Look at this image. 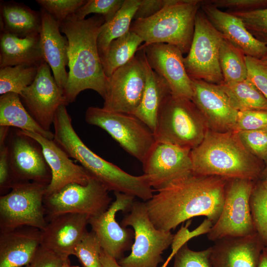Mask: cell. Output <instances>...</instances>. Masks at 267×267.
I'll list each match as a JSON object with an SVG mask.
<instances>
[{
    "label": "cell",
    "instance_id": "cell-1",
    "mask_svg": "<svg viewBox=\"0 0 267 267\" xmlns=\"http://www.w3.org/2000/svg\"><path fill=\"white\" fill-rule=\"evenodd\" d=\"M228 179L192 172L174 179L145 202L149 217L157 229L166 231L198 216L214 224L223 208Z\"/></svg>",
    "mask_w": 267,
    "mask_h": 267
},
{
    "label": "cell",
    "instance_id": "cell-2",
    "mask_svg": "<svg viewBox=\"0 0 267 267\" xmlns=\"http://www.w3.org/2000/svg\"><path fill=\"white\" fill-rule=\"evenodd\" d=\"M103 16L95 14L80 20L74 14L60 24L61 32L68 41L69 72L64 89L68 104L73 102L78 94L86 89L97 92L103 98L107 77L99 54L97 41Z\"/></svg>",
    "mask_w": 267,
    "mask_h": 267
},
{
    "label": "cell",
    "instance_id": "cell-3",
    "mask_svg": "<svg viewBox=\"0 0 267 267\" xmlns=\"http://www.w3.org/2000/svg\"><path fill=\"white\" fill-rule=\"evenodd\" d=\"M190 154L192 173L199 175L256 181L264 168L262 161L244 146L234 131L218 132L209 129Z\"/></svg>",
    "mask_w": 267,
    "mask_h": 267
},
{
    "label": "cell",
    "instance_id": "cell-4",
    "mask_svg": "<svg viewBox=\"0 0 267 267\" xmlns=\"http://www.w3.org/2000/svg\"><path fill=\"white\" fill-rule=\"evenodd\" d=\"M202 0H168L154 15L133 20L130 31L140 36L146 45L163 43L188 53L193 38L195 20Z\"/></svg>",
    "mask_w": 267,
    "mask_h": 267
},
{
    "label": "cell",
    "instance_id": "cell-5",
    "mask_svg": "<svg viewBox=\"0 0 267 267\" xmlns=\"http://www.w3.org/2000/svg\"><path fill=\"white\" fill-rule=\"evenodd\" d=\"M209 129L191 100L170 94L161 105L153 133L156 141L191 150L202 141Z\"/></svg>",
    "mask_w": 267,
    "mask_h": 267
},
{
    "label": "cell",
    "instance_id": "cell-6",
    "mask_svg": "<svg viewBox=\"0 0 267 267\" xmlns=\"http://www.w3.org/2000/svg\"><path fill=\"white\" fill-rule=\"evenodd\" d=\"M123 227L131 226L134 232L131 253L118 262L123 267H157L163 262L162 254L173 242L171 231L157 229L150 219L145 202L134 201L129 214L122 221Z\"/></svg>",
    "mask_w": 267,
    "mask_h": 267
},
{
    "label": "cell",
    "instance_id": "cell-7",
    "mask_svg": "<svg viewBox=\"0 0 267 267\" xmlns=\"http://www.w3.org/2000/svg\"><path fill=\"white\" fill-rule=\"evenodd\" d=\"M85 120L106 131L141 163L156 142L153 132L133 114L90 106L86 111Z\"/></svg>",
    "mask_w": 267,
    "mask_h": 267
},
{
    "label": "cell",
    "instance_id": "cell-8",
    "mask_svg": "<svg viewBox=\"0 0 267 267\" xmlns=\"http://www.w3.org/2000/svg\"><path fill=\"white\" fill-rule=\"evenodd\" d=\"M48 185L27 181L14 183L0 197V231L21 226L43 230L47 224L44 199Z\"/></svg>",
    "mask_w": 267,
    "mask_h": 267
},
{
    "label": "cell",
    "instance_id": "cell-9",
    "mask_svg": "<svg viewBox=\"0 0 267 267\" xmlns=\"http://www.w3.org/2000/svg\"><path fill=\"white\" fill-rule=\"evenodd\" d=\"M255 182L246 179L227 180L221 214L207 233L210 241L247 236L257 233L250 204Z\"/></svg>",
    "mask_w": 267,
    "mask_h": 267
},
{
    "label": "cell",
    "instance_id": "cell-10",
    "mask_svg": "<svg viewBox=\"0 0 267 267\" xmlns=\"http://www.w3.org/2000/svg\"><path fill=\"white\" fill-rule=\"evenodd\" d=\"M222 39L200 8L195 17L192 42L184 57L185 69L191 79L216 85L224 83L219 63Z\"/></svg>",
    "mask_w": 267,
    "mask_h": 267
},
{
    "label": "cell",
    "instance_id": "cell-11",
    "mask_svg": "<svg viewBox=\"0 0 267 267\" xmlns=\"http://www.w3.org/2000/svg\"><path fill=\"white\" fill-rule=\"evenodd\" d=\"M107 188L91 177L87 185L71 183L58 191L45 196L44 206L46 221L66 213H76L89 218L98 216L109 207L112 198Z\"/></svg>",
    "mask_w": 267,
    "mask_h": 267
},
{
    "label": "cell",
    "instance_id": "cell-12",
    "mask_svg": "<svg viewBox=\"0 0 267 267\" xmlns=\"http://www.w3.org/2000/svg\"><path fill=\"white\" fill-rule=\"evenodd\" d=\"M107 78L102 108L134 114L138 107L146 81L143 49Z\"/></svg>",
    "mask_w": 267,
    "mask_h": 267
},
{
    "label": "cell",
    "instance_id": "cell-13",
    "mask_svg": "<svg viewBox=\"0 0 267 267\" xmlns=\"http://www.w3.org/2000/svg\"><path fill=\"white\" fill-rule=\"evenodd\" d=\"M6 143L12 185L27 181L49 184L51 170L35 139L17 129L9 132Z\"/></svg>",
    "mask_w": 267,
    "mask_h": 267
},
{
    "label": "cell",
    "instance_id": "cell-14",
    "mask_svg": "<svg viewBox=\"0 0 267 267\" xmlns=\"http://www.w3.org/2000/svg\"><path fill=\"white\" fill-rule=\"evenodd\" d=\"M19 96L30 114L47 131H50L58 107L68 104L64 89L57 85L44 60L39 66L33 82Z\"/></svg>",
    "mask_w": 267,
    "mask_h": 267
},
{
    "label": "cell",
    "instance_id": "cell-15",
    "mask_svg": "<svg viewBox=\"0 0 267 267\" xmlns=\"http://www.w3.org/2000/svg\"><path fill=\"white\" fill-rule=\"evenodd\" d=\"M115 201L102 214L89 219L91 230L96 234L101 249L116 260L123 258L124 253L131 249L134 243L133 229L123 227L116 220V213L120 211L130 212L134 197L114 192Z\"/></svg>",
    "mask_w": 267,
    "mask_h": 267
},
{
    "label": "cell",
    "instance_id": "cell-16",
    "mask_svg": "<svg viewBox=\"0 0 267 267\" xmlns=\"http://www.w3.org/2000/svg\"><path fill=\"white\" fill-rule=\"evenodd\" d=\"M190 153V149L156 141L142 163L143 174L154 191L192 172Z\"/></svg>",
    "mask_w": 267,
    "mask_h": 267
},
{
    "label": "cell",
    "instance_id": "cell-17",
    "mask_svg": "<svg viewBox=\"0 0 267 267\" xmlns=\"http://www.w3.org/2000/svg\"><path fill=\"white\" fill-rule=\"evenodd\" d=\"M141 47L150 67L165 81L171 94L191 100L192 80L185 69L181 51L174 45L163 43Z\"/></svg>",
    "mask_w": 267,
    "mask_h": 267
},
{
    "label": "cell",
    "instance_id": "cell-18",
    "mask_svg": "<svg viewBox=\"0 0 267 267\" xmlns=\"http://www.w3.org/2000/svg\"><path fill=\"white\" fill-rule=\"evenodd\" d=\"M191 100L204 117L207 126L213 131H234L238 111L231 105L219 85L191 79Z\"/></svg>",
    "mask_w": 267,
    "mask_h": 267
},
{
    "label": "cell",
    "instance_id": "cell-19",
    "mask_svg": "<svg viewBox=\"0 0 267 267\" xmlns=\"http://www.w3.org/2000/svg\"><path fill=\"white\" fill-rule=\"evenodd\" d=\"M89 217L85 215L66 213L47 221L42 231L41 245L65 261L74 255L75 249L88 231Z\"/></svg>",
    "mask_w": 267,
    "mask_h": 267
},
{
    "label": "cell",
    "instance_id": "cell-20",
    "mask_svg": "<svg viewBox=\"0 0 267 267\" xmlns=\"http://www.w3.org/2000/svg\"><path fill=\"white\" fill-rule=\"evenodd\" d=\"M21 131L35 139L40 144L51 170V180L46 187L45 196L58 191L71 183L83 185L88 184L92 176L82 166L74 163L53 140L36 133Z\"/></svg>",
    "mask_w": 267,
    "mask_h": 267
},
{
    "label": "cell",
    "instance_id": "cell-21",
    "mask_svg": "<svg viewBox=\"0 0 267 267\" xmlns=\"http://www.w3.org/2000/svg\"><path fill=\"white\" fill-rule=\"evenodd\" d=\"M201 9L222 37L245 56L261 59L267 54V44L255 38L239 17L204 0Z\"/></svg>",
    "mask_w": 267,
    "mask_h": 267
},
{
    "label": "cell",
    "instance_id": "cell-22",
    "mask_svg": "<svg viewBox=\"0 0 267 267\" xmlns=\"http://www.w3.org/2000/svg\"><path fill=\"white\" fill-rule=\"evenodd\" d=\"M214 242L210 255L211 267H257L265 247L257 233Z\"/></svg>",
    "mask_w": 267,
    "mask_h": 267
},
{
    "label": "cell",
    "instance_id": "cell-23",
    "mask_svg": "<svg viewBox=\"0 0 267 267\" xmlns=\"http://www.w3.org/2000/svg\"><path fill=\"white\" fill-rule=\"evenodd\" d=\"M40 46L44 60L52 71L57 85L64 89L68 80L66 66L68 64V41L61 35L60 24L41 8Z\"/></svg>",
    "mask_w": 267,
    "mask_h": 267
},
{
    "label": "cell",
    "instance_id": "cell-24",
    "mask_svg": "<svg viewBox=\"0 0 267 267\" xmlns=\"http://www.w3.org/2000/svg\"><path fill=\"white\" fill-rule=\"evenodd\" d=\"M42 230L21 226L0 231V267H22L31 264L41 246Z\"/></svg>",
    "mask_w": 267,
    "mask_h": 267
},
{
    "label": "cell",
    "instance_id": "cell-25",
    "mask_svg": "<svg viewBox=\"0 0 267 267\" xmlns=\"http://www.w3.org/2000/svg\"><path fill=\"white\" fill-rule=\"evenodd\" d=\"M43 61L40 34L22 38L1 31L0 68L20 65L39 66Z\"/></svg>",
    "mask_w": 267,
    "mask_h": 267
},
{
    "label": "cell",
    "instance_id": "cell-26",
    "mask_svg": "<svg viewBox=\"0 0 267 267\" xmlns=\"http://www.w3.org/2000/svg\"><path fill=\"white\" fill-rule=\"evenodd\" d=\"M142 49L146 81L140 103L133 115L154 132L161 105L171 93L165 81L150 67Z\"/></svg>",
    "mask_w": 267,
    "mask_h": 267
},
{
    "label": "cell",
    "instance_id": "cell-27",
    "mask_svg": "<svg viewBox=\"0 0 267 267\" xmlns=\"http://www.w3.org/2000/svg\"><path fill=\"white\" fill-rule=\"evenodd\" d=\"M0 15L1 31L22 38L40 34V12L21 3L1 2Z\"/></svg>",
    "mask_w": 267,
    "mask_h": 267
},
{
    "label": "cell",
    "instance_id": "cell-28",
    "mask_svg": "<svg viewBox=\"0 0 267 267\" xmlns=\"http://www.w3.org/2000/svg\"><path fill=\"white\" fill-rule=\"evenodd\" d=\"M0 126L39 134L53 140L54 134L43 129L34 119L22 103L18 94L9 92L0 97Z\"/></svg>",
    "mask_w": 267,
    "mask_h": 267
},
{
    "label": "cell",
    "instance_id": "cell-29",
    "mask_svg": "<svg viewBox=\"0 0 267 267\" xmlns=\"http://www.w3.org/2000/svg\"><path fill=\"white\" fill-rule=\"evenodd\" d=\"M140 0H124L119 11L102 26L97 38V48L100 58L106 52L110 43L130 31Z\"/></svg>",
    "mask_w": 267,
    "mask_h": 267
},
{
    "label": "cell",
    "instance_id": "cell-30",
    "mask_svg": "<svg viewBox=\"0 0 267 267\" xmlns=\"http://www.w3.org/2000/svg\"><path fill=\"white\" fill-rule=\"evenodd\" d=\"M143 42L140 36L130 30L113 41L105 55L100 58L106 77H109L116 70L131 61Z\"/></svg>",
    "mask_w": 267,
    "mask_h": 267
},
{
    "label": "cell",
    "instance_id": "cell-31",
    "mask_svg": "<svg viewBox=\"0 0 267 267\" xmlns=\"http://www.w3.org/2000/svg\"><path fill=\"white\" fill-rule=\"evenodd\" d=\"M219 85L237 111L267 110V99L248 78L240 82Z\"/></svg>",
    "mask_w": 267,
    "mask_h": 267
},
{
    "label": "cell",
    "instance_id": "cell-32",
    "mask_svg": "<svg viewBox=\"0 0 267 267\" xmlns=\"http://www.w3.org/2000/svg\"><path fill=\"white\" fill-rule=\"evenodd\" d=\"M219 63L223 83H236L248 78L245 55L223 38L220 47Z\"/></svg>",
    "mask_w": 267,
    "mask_h": 267
},
{
    "label": "cell",
    "instance_id": "cell-33",
    "mask_svg": "<svg viewBox=\"0 0 267 267\" xmlns=\"http://www.w3.org/2000/svg\"><path fill=\"white\" fill-rule=\"evenodd\" d=\"M39 66L20 65L0 69V94L14 92L19 95L34 81Z\"/></svg>",
    "mask_w": 267,
    "mask_h": 267
},
{
    "label": "cell",
    "instance_id": "cell-34",
    "mask_svg": "<svg viewBox=\"0 0 267 267\" xmlns=\"http://www.w3.org/2000/svg\"><path fill=\"white\" fill-rule=\"evenodd\" d=\"M251 211L257 233L267 247V181H255L250 200Z\"/></svg>",
    "mask_w": 267,
    "mask_h": 267
},
{
    "label": "cell",
    "instance_id": "cell-35",
    "mask_svg": "<svg viewBox=\"0 0 267 267\" xmlns=\"http://www.w3.org/2000/svg\"><path fill=\"white\" fill-rule=\"evenodd\" d=\"M101 249L95 233L88 231L76 247L74 255L83 267H102L100 258Z\"/></svg>",
    "mask_w": 267,
    "mask_h": 267
},
{
    "label": "cell",
    "instance_id": "cell-36",
    "mask_svg": "<svg viewBox=\"0 0 267 267\" xmlns=\"http://www.w3.org/2000/svg\"><path fill=\"white\" fill-rule=\"evenodd\" d=\"M124 2V0H88L74 15L83 20L88 15L95 13L103 16L106 22L115 16Z\"/></svg>",
    "mask_w": 267,
    "mask_h": 267
},
{
    "label": "cell",
    "instance_id": "cell-37",
    "mask_svg": "<svg viewBox=\"0 0 267 267\" xmlns=\"http://www.w3.org/2000/svg\"><path fill=\"white\" fill-rule=\"evenodd\" d=\"M226 11L241 19L255 38L267 44V8L248 12Z\"/></svg>",
    "mask_w": 267,
    "mask_h": 267
},
{
    "label": "cell",
    "instance_id": "cell-38",
    "mask_svg": "<svg viewBox=\"0 0 267 267\" xmlns=\"http://www.w3.org/2000/svg\"><path fill=\"white\" fill-rule=\"evenodd\" d=\"M36 2L60 24L74 14L87 0H37Z\"/></svg>",
    "mask_w": 267,
    "mask_h": 267
},
{
    "label": "cell",
    "instance_id": "cell-39",
    "mask_svg": "<svg viewBox=\"0 0 267 267\" xmlns=\"http://www.w3.org/2000/svg\"><path fill=\"white\" fill-rule=\"evenodd\" d=\"M244 146L256 157L267 163V128L236 132Z\"/></svg>",
    "mask_w": 267,
    "mask_h": 267
},
{
    "label": "cell",
    "instance_id": "cell-40",
    "mask_svg": "<svg viewBox=\"0 0 267 267\" xmlns=\"http://www.w3.org/2000/svg\"><path fill=\"white\" fill-rule=\"evenodd\" d=\"M211 247L202 251H193L185 243L175 255L173 267H211Z\"/></svg>",
    "mask_w": 267,
    "mask_h": 267
},
{
    "label": "cell",
    "instance_id": "cell-41",
    "mask_svg": "<svg viewBox=\"0 0 267 267\" xmlns=\"http://www.w3.org/2000/svg\"><path fill=\"white\" fill-rule=\"evenodd\" d=\"M9 131L8 127H0V190L2 195L11 189L12 185L6 143Z\"/></svg>",
    "mask_w": 267,
    "mask_h": 267
},
{
    "label": "cell",
    "instance_id": "cell-42",
    "mask_svg": "<svg viewBox=\"0 0 267 267\" xmlns=\"http://www.w3.org/2000/svg\"><path fill=\"white\" fill-rule=\"evenodd\" d=\"M267 128V110L238 111L234 131H253Z\"/></svg>",
    "mask_w": 267,
    "mask_h": 267
},
{
    "label": "cell",
    "instance_id": "cell-43",
    "mask_svg": "<svg viewBox=\"0 0 267 267\" xmlns=\"http://www.w3.org/2000/svg\"><path fill=\"white\" fill-rule=\"evenodd\" d=\"M190 223V222H188L185 226L182 225L180 229L175 234L171 244L172 252L168 258L170 260L183 244L193 237L207 234L213 225L211 221L206 218L197 228L190 231L188 228Z\"/></svg>",
    "mask_w": 267,
    "mask_h": 267
},
{
    "label": "cell",
    "instance_id": "cell-44",
    "mask_svg": "<svg viewBox=\"0 0 267 267\" xmlns=\"http://www.w3.org/2000/svg\"><path fill=\"white\" fill-rule=\"evenodd\" d=\"M220 9L234 12H248L267 8V0H204Z\"/></svg>",
    "mask_w": 267,
    "mask_h": 267
},
{
    "label": "cell",
    "instance_id": "cell-45",
    "mask_svg": "<svg viewBox=\"0 0 267 267\" xmlns=\"http://www.w3.org/2000/svg\"><path fill=\"white\" fill-rule=\"evenodd\" d=\"M248 78L267 99V65L261 59L245 56Z\"/></svg>",
    "mask_w": 267,
    "mask_h": 267
},
{
    "label": "cell",
    "instance_id": "cell-46",
    "mask_svg": "<svg viewBox=\"0 0 267 267\" xmlns=\"http://www.w3.org/2000/svg\"><path fill=\"white\" fill-rule=\"evenodd\" d=\"M65 262L67 261L41 245L30 264L32 267H62Z\"/></svg>",
    "mask_w": 267,
    "mask_h": 267
},
{
    "label": "cell",
    "instance_id": "cell-47",
    "mask_svg": "<svg viewBox=\"0 0 267 267\" xmlns=\"http://www.w3.org/2000/svg\"><path fill=\"white\" fill-rule=\"evenodd\" d=\"M168 0H140L134 20L150 17L160 11L167 4Z\"/></svg>",
    "mask_w": 267,
    "mask_h": 267
},
{
    "label": "cell",
    "instance_id": "cell-48",
    "mask_svg": "<svg viewBox=\"0 0 267 267\" xmlns=\"http://www.w3.org/2000/svg\"><path fill=\"white\" fill-rule=\"evenodd\" d=\"M102 267H123L117 262V260L109 255L102 249L100 254Z\"/></svg>",
    "mask_w": 267,
    "mask_h": 267
},
{
    "label": "cell",
    "instance_id": "cell-49",
    "mask_svg": "<svg viewBox=\"0 0 267 267\" xmlns=\"http://www.w3.org/2000/svg\"><path fill=\"white\" fill-rule=\"evenodd\" d=\"M257 267H267V247L263 249Z\"/></svg>",
    "mask_w": 267,
    "mask_h": 267
},
{
    "label": "cell",
    "instance_id": "cell-50",
    "mask_svg": "<svg viewBox=\"0 0 267 267\" xmlns=\"http://www.w3.org/2000/svg\"><path fill=\"white\" fill-rule=\"evenodd\" d=\"M259 179L267 181V163L266 164L265 166H264L260 176Z\"/></svg>",
    "mask_w": 267,
    "mask_h": 267
},
{
    "label": "cell",
    "instance_id": "cell-51",
    "mask_svg": "<svg viewBox=\"0 0 267 267\" xmlns=\"http://www.w3.org/2000/svg\"><path fill=\"white\" fill-rule=\"evenodd\" d=\"M62 267H80L78 266H73L70 264V261L65 262Z\"/></svg>",
    "mask_w": 267,
    "mask_h": 267
},
{
    "label": "cell",
    "instance_id": "cell-52",
    "mask_svg": "<svg viewBox=\"0 0 267 267\" xmlns=\"http://www.w3.org/2000/svg\"><path fill=\"white\" fill-rule=\"evenodd\" d=\"M264 63L267 65V54L261 59Z\"/></svg>",
    "mask_w": 267,
    "mask_h": 267
},
{
    "label": "cell",
    "instance_id": "cell-53",
    "mask_svg": "<svg viewBox=\"0 0 267 267\" xmlns=\"http://www.w3.org/2000/svg\"><path fill=\"white\" fill-rule=\"evenodd\" d=\"M170 260L167 259L164 264L161 267H167Z\"/></svg>",
    "mask_w": 267,
    "mask_h": 267
},
{
    "label": "cell",
    "instance_id": "cell-54",
    "mask_svg": "<svg viewBox=\"0 0 267 267\" xmlns=\"http://www.w3.org/2000/svg\"><path fill=\"white\" fill-rule=\"evenodd\" d=\"M22 267H32V265L31 264L28 265L27 266Z\"/></svg>",
    "mask_w": 267,
    "mask_h": 267
}]
</instances>
